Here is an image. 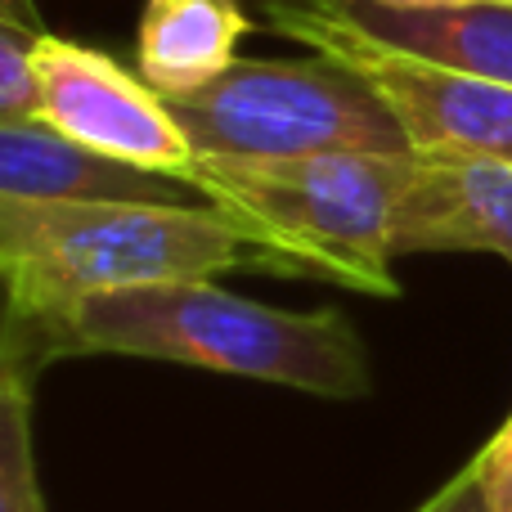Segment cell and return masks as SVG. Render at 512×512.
Segmentation results:
<instances>
[{"instance_id": "1", "label": "cell", "mask_w": 512, "mask_h": 512, "mask_svg": "<svg viewBox=\"0 0 512 512\" xmlns=\"http://www.w3.org/2000/svg\"><path fill=\"white\" fill-rule=\"evenodd\" d=\"M230 270L279 274V265L216 207L0 198V373L36 387L45 364L72 355L68 315L81 301Z\"/></svg>"}, {"instance_id": "2", "label": "cell", "mask_w": 512, "mask_h": 512, "mask_svg": "<svg viewBox=\"0 0 512 512\" xmlns=\"http://www.w3.org/2000/svg\"><path fill=\"white\" fill-rule=\"evenodd\" d=\"M68 351L234 373L319 400H364L373 391L369 346L342 310H279L216 288V279L81 301L68 315Z\"/></svg>"}, {"instance_id": "3", "label": "cell", "mask_w": 512, "mask_h": 512, "mask_svg": "<svg viewBox=\"0 0 512 512\" xmlns=\"http://www.w3.org/2000/svg\"><path fill=\"white\" fill-rule=\"evenodd\" d=\"M418 153L203 158L189 185L274 256L279 274L328 279L364 297H400L391 230Z\"/></svg>"}, {"instance_id": "4", "label": "cell", "mask_w": 512, "mask_h": 512, "mask_svg": "<svg viewBox=\"0 0 512 512\" xmlns=\"http://www.w3.org/2000/svg\"><path fill=\"white\" fill-rule=\"evenodd\" d=\"M167 108L203 158L414 153L387 99L328 54L239 59Z\"/></svg>"}, {"instance_id": "5", "label": "cell", "mask_w": 512, "mask_h": 512, "mask_svg": "<svg viewBox=\"0 0 512 512\" xmlns=\"http://www.w3.org/2000/svg\"><path fill=\"white\" fill-rule=\"evenodd\" d=\"M279 36L360 72L396 113L409 149L423 158L512 162V86L414 59L355 27L333 0H261Z\"/></svg>"}, {"instance_id": "6", "label": "cell", "mask_w": 512, "mask_h": 512, "mask_svg": "<svg viewBox=\"0 0 512 512\" xmlns=\"http://www.w3.org/2000/svg\"><path fill=\"white\" fill-rule=\"evenodd\" d=\"M36 77L41 122H50L59 135L158 176H194L198 149L171 117L167 99L140 72H126L104 50L45 32L36 41Z\"/></svg>"}, {"instance_id": "7", "label": "cell", "mask_w": 512, "mask_h": 512, "mask_svg": "<svg viewBox=\"0 0 512 512\" xmlns=\"http://www.w3.org/2000/svg\"><path fill=\"white\" fill-rule=\"evenodd\" d=\"M490 252L512 265V162L423 158L396 203L391 256Z\"/></svg>"}, {"instance_id": "8", "label": "cell", "mask_w": 512, "mask_h": 512, "mask_svg": "<svg viewBox=\"0 0 512 512\" xmlns=\"http://www.w3.org/2000/svg\"><path fill=\"white\" fill-rule=\"evenodd\" d=\"M0 198L36 203H167L207 207L203 189L117 162L59 135L50 122H0Z\"/></svg>"}, {"instance_id": "9", "label": "cell", "mask_w": 512, "mask_h": 512, "mask_svg": "<svg viewBox=\"0 0 512 512\" xmlns=\"http://www.w3.org/2000/svg\"><path fill=\"white\" fill-rule=\"evenodd\" d=\"M333 5L355 27L414 59L512 86V0H468V5L333 0Z\"/></svg>"}, {"instance_id": "10", "label": "cell", "mask_w": 512, "mask_h": 512, "mask_svg": "<svg viewBox=\"0 0 512 512\" xmlns=\"http://www.w3.org/2000/svg\"><path fill=\"white\" fill-rule=\"evenodd\" d=\"M252 18L243 0H144L135 27V72L162 99L203 90L225 68L248 36Z\"/></svg>"}, {"instance_id": "11", "label": "cell", "mask_w": 512, "mask_h": 512, "mask_svg": "<svg viewBox=\"0 0 512 512\" xmlns=\"http://www.w3.org/2000/svg\"><path fill=\"white\" fill-rule=\"evenodd\" d=\"M32 396V382L0 373V512H50L36 477Z\"/></svg>"}, {"instance_id": "12", "label": "cell", "mask_w": 512, "mask_h": 512, "mask_svg": "<svg viewBox=\"0 0 512 512\" xmlns=\"http://www.w3.org/2000/svg\"><path fill=\"white\" fill-rule=\"evenodd\" d=\"M23 23H0V122H36L41 117V77H36V41Z\"/></svg>"}, {"instance_id": "13", "label": "cell", "mask_w": 512, "mask_h": 512, "mask_svg": "<svg viewBox=\"0 0 512 512\" xmlns=\"http://www.w3.org/2000/svg\"><path fill=\"white\" fill-rule=\"evenodd\" d=\"M472 468H477L486 508L490 512H512V414L504 418V427L486 441V450L472 459Z\"/></svg>"}, {"instance_id": "14", "label": "cell", "mask_w": 512, "mask_h": 512, "mask_svg": "<svg viewBox=\"0 0 512 512\" xmlns=\"http://www.w3.org/2000/svg\"><path fill=\"white\" fill-rule=\"evenodd\" d=\"M414 512H490L486 508V495H481V481H477V468H459L441 490H436L427 504H418Z\"/></svg>"}, {"instance_id": "15", "label": "cell", "mask_w": 512, "mask_h": 512, "mask_svg": "<svg viewBox=\"0 0 512 512\" xmlns=\"http://www.w3.org/2000/svg\"><path fill=\"white\" fill-rule=\"evenodd\" d=\"M0 23H23V27H32V32H45L36 0H0Z\"/></svg>"}, {"instance_id": "16", "label": "cell", "mask_w": 512, "mask_h": 512, "mask_svg": "<svg viewBox=\"0 0 512 512\" xmlns=\"http://www.w3.org/2000/svg\"><path fill=\"white\" fill-rule=\"evenodd\" d=\"M373 5H468V0H373Z\"/></svg>"}]
</instances>
